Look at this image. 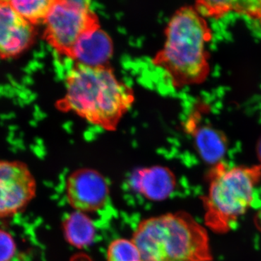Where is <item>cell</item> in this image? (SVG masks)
<instances>
[{"label": "cell", "instance_id": "cell-13", "mask_svg": "<svg viewBox=\"0 0 261 261\" xmlns=\"http://www.w3.org/2000/svg\"><path fill=\"white\" fill-rule=\"evenodd\" d=\"M53 3V0L10 1L15 11L33 25L41 22L44 23Z\"/></svg>", "mask_w": 261, "mask_h": 261}, {"label": "cell", "instance_id": "cell-8", "mask_svg": "<svg viewBox=\"0 0 261 261\" xmlns=\"http://www.w3.org/2000/svg\"><path fill=\"white\" fill-rule=\"evenodd\" d=\"M34 25L17 13L10 1H0V57L15 58L35 41Z\"/></svg>", "mask_w": 261, "mask_h": 261}, {"label": "cell", "instance_id": "cell-15", "mask_svg": "<svg viewBox=\"0 0 261 261\" xmlns=\"http://www.w3.org/2000/svg\"><path fill=\"white\" fill-rule=\"evenodd\" d=\"M245 5V1H202L195 7L202 16L220 17L231 11L243 13Z\"/></svg>", "mask_w": 261, "mask_h": 261}, {"label": "cell", "instance_id": "cell-10", "mask_svg": "<svg viewBox=\"0 0 261 261\" xmlns=\"http://www.w3.org/2000/svg\"><path fill=\"white\" fill-rule=\"evenodd\" d=\"M113 54V43L107 32L98 27L80 38L69 58L87 66L107 65Z\"/></svg>", "mask_w": 261, "mask_h": 261}, {"label": "cell", "instance_id": "cell-17", "mask_svg": "<svg viewBox=\"0 0 261 261\" xmlns=\"http://www.w3.org/2000/svg\"><path fill=\"white\" fill-rule=\"evenodd\" d=\"M244 14L257 20L261 29V1H247Z\"/></svg>", "mask_w": 261, "mask_h": 261}, {"label": "cell", "instance_id": "cell-3", "mask_svg": "<svg viewBox=\"0 0 261 261\" xmlns=\"http://www.w3.org/2000/svg\"><path fill=\"white\" fill-rule=\"evenodd\" d=\"M132 240L144 261L213 260L207 229L185 211L142 220Z\"/></svg>", "mask_w": 261, "mask_h": 261}, {"label": "cell", "instance_id": "cell-7", "mask_svg": "<svg viewBox=\"0 0 261 261\" xmlns=\"http://www.w3.org/2000/svg\"><path fill=\"white\" fill-rule=\"evenodd\" d=\"M65 195L69 205L80 212L101 210L107 204L109 185L104 176L92 168H80L70 173L65 181Z\"/></svg>", "mask_w": 261, "mask_h": 261}, {"label": "cell", "instance_id": "cell-16", "mask_svg": "<svg viewBox=\"0 0 261 261\" xmlns=\"http://www.w3.org/2000/svg\"><path fill=\"white\" fill-rule=\"evenodd\" d=\"M16 243L13 236L0 229V261H12L16 253Z\"/></svg>", "mask_w": 261, "mask_h": 261}, {"label": "cell", "instance_id": "cell-6", "mask_svg": "<svg viewBox=\"0 0 261 261\" xmlns=\"http://www.w3.org/2000/svg\"><path fill=\"white\" fill-rule=\"evenodd\" d=\"M37 183L27 164L0 161V218L21 212L35 197Z\"/></svg>", "mask_w": 261, "mask_h": 261}, {"label": "cell", "instance_id": "cell-18", "mask_svg": "<svg viewBox=\"0 0 261 261\" xmlns=\"http://www.w3.org/2000/svg\"><path fill=\"white\" fill-rule=\"evenodd\" d=\"M257 154L261 165V139L259 140L257 145Z\"/></svg>", "mask_w": 261, "mask_h": 261}, {"label": "cell", "instance_id": "cell-5", "mask_svg": "<svg viewBox=\"0 0 261 261\" xmlns=\"http://www.w3.org/2000/svg\"><path fill=\"white\" fill-rule=\"evenodd\" d=\"M44 23L45 40L57 53L68 58L82 36L100 27L89 2L79 0H53Z\"/></svg>", "mask_w": 261, "mask_h": 261}, {"label": "cell", "instance_id": "cell-9", "mask_svg": "<svg viewBox=\"0 0 261 261\" xmlns=\"http://www.w3.org/2000/svg\"><path fill=\"white\" fill-rule=\"evenodd\" d=\"M130 185L145 198L161 201L168 198L174 191L176 178L169 168L152 166L136 170L130 176Z\"/></svg>", "mask_w": 261, "mask_h": 261}, {"label": "cell", "instance_id": "cell-11", "mask_svg": "<svg viewBox=\"0 0 261 261\" xmlns=\"http://www.w3.org/2000/svg\"><path fill=\"white\" fill-rule=\"evenodd\" d=\"M192 134L196 150L205 163L212 165L223 162L227 150V139L220 130L208 126L187 128Z\"/></svg>", "mask_w": 261, "mask_h": 261}, {"label": "cell", "instance_id": "cell-2", "mask_svg": "<svg viewBox=\"0 0 261 261\" xmlns=\"http://www.w3.org/2000/svg\"><path fill=\"white\" fill-rule=\"evenodd\" d=\"M165 37L153 65L164 70L176 87L205 82L210 73L207 46L212 37L205 17L195 7H182L170 19Z\"/></svg>", "mask_w": 261, "mask_h": 261}, {"label": "cell", "instance_id": "cell-14", "mask_svg": "<svg viewBox=\"0 0 261 261\" xmlns=\"http://www.w3.org/2000/svg\"><path fill=\"white\" fill-rule=\"evenodd\" d=\"M107 261H144L139 247L132 239L117 238L108 245Z\"/></svg>", "mask_w": 261, "mask_h": 261}, {"label": "cell", "instance_id": "cell-4", "mask_svg": "<svg viewBox=\"0 0 261 261\" xmlns=\"http://www.w3.org/2000/svg\"><path fill=\"white\" fill-rule=\"evenodd\" d=\"M208 189L202 197L204 222L211 231L226 233L251 207L261 181V165L228 166L221 162L207 174Z\"/></svg>", "mask_w": 261, "mask_h": 261}, {"label": "cell", "instance_id": "cell-12", "mask_svg": "<svg viewBox=\"0 0 261 261\" xmlns=\"http://www.w3.org/2000/svg\"><path fill=\"white\" fill-rule=\"evenodd\" d=\"M63 235L67 243L76 248H84L93 243L96 228L93 221L87 214L75 211L65 218L63 224Z\"/></svg>", "mask_w": 261, "mask_h": 261}, {"label": "cell", "instance_id": "cell-1", "mask_svg": "<svg viewBox=\"0 0 261 261\" xmlns=\"http://www.w3.org/2000/svg\"><path fill=\"white\" fill-rule=\"evenodd\" d=\"M135 99L133 90L118 80L108 65L76 63L67 75L64 97L56 106L103 129L114 130Z\"/></svg>", "mask_w": 261, "mask_h": 261}]
</instances>
